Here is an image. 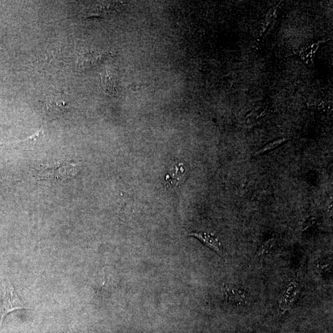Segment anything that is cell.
<instances>
[{
  "mask_svg": "<svg viewBox=\"0 0 333 333\" xmlns=\"http://www.w3.org/2000/svg\"><path fill=\"white\" fill-rule=\"evenodd\" d=\"M46 108L50 115L62 116L69 111V102L67 97L63 94L54 93L48 95L46 99Z\"/></svg>",
  "mask_w": 333,
  "mask_h": 333,
  "instance_id": "cell-2",
  "label": "cell"
},
{
  "mask_svg": "<svg viewBox=\"0 0 333 333\" xmlns=\"http://www.w3.org/2000/svg\"><path fill=\"white\" fill-rule=\"evenodd\" d=\"M301 291V286L298 283L293 281L289 283L278 301L281 313L283 314L291 309Z\"/></svg>",
  "mask_w": 333,
  "mask_h": 333,
  "instance_id": "cell-3",
  "label": "cell"
},
{
  "mask_svg": "<svg viewBox=\"0 0 333 333\" xmlns=\"http://www.w3.org/2000/svg\"><path fill=\"white\" fill-rule=\"evenodd\" d=\"M315 222V219L312 217H308L302 222V230H307L310 226L314 224Z\"/></svg>",
  "mask_w": 333,
  "mask_h": 333,
  "instance_id": "cell-11",
  "label": "cell"
},
{
  "mask_svg": "<svg viewBox=\"0 0 333 333\" xmlns=\"http://www.w3.org/2000/svg\"><path fill=\"white\" fill-rule=\"evenodd\" d=\"M189 236L198 239L207 247L214 251L218 255L223 257L222 243L217 237L206 233H192L190 234Z\"/></svg>",
  "mask_w": 333,
  "mask_h": 333,
  "instance_id": "cell-4",
  "label": "cell"
},
{
  "mask_svg": "<svg viewBox=\"0 0 333 333\" xmlns=\"http://www.w3.org/2000/svg\"><path fill=\"white\" fill-rule=\"evenodd\" d=\"M184 169L182 164L175 166L166 175L165 185L169 189H174L179 185L184 174Z\"/></svg>",
  "mask_w": 333,
  "mask_h": 333,
  "instance_id": "cell-6",
  "label": "cell"
},
{
  "mask_svg": "<svg viewBox=\"0 0 333 333\" xmlns=\"http://www.w3.org/2000/svg\"><path fill=\"white\" fill-rule=\"evenodd\" d=\"M225 292L226 300L229 302L241 305L246 302V295L241 289L225 285Z\"/></svg>",
  "mask_w": 333,
  "mask_h": 333,
  "instance_id": "cell-7",
  "label": "cell"
},
{
  "mask_svg": "<svg viewBox=\"0 0 333 333\" xmlns=\"http://www.w3.org/2000/svg\"><path fill=\"white\" fill-rule=\"evenodd\" d=\"M28 308L29 307L26 306V305L21 301L12 284L10 282L5 283L4 294L1 304L2 314L1 322H0L1 326L5 318L10 313L16 310L28 309Z\"/></svg>",
  "mask_w": 333,
  "mask_h": 333,
  "instance_id": "cell-1",
  "label": "cell"
},
{
  "mask_svg": "<svg viewBox=\"0 0 333 333\" xmlns=\"http://www.w3.org/2000/svg\"><path fill=\"white\" fill-rule=\"evenodd\" d=\"M102 88L106 94L112 95L116 92L117 81L116 79L108 73L102 76Z\"/></svg>",
  "mask_w": 333,
  "mask_h": 333,
  "instance_id": "cell-8",
  "label": "cell"
},
{
  "mask_svg": "<svg viewBox=\"0 0 333 333\" xmlns=\"http://www.w3.org/2000/svg\"><path fill=\"white\" fill-rule=\"evenodd\" d=\"M108 56L107 54L98 53V52L92 51L84 53L79 58L78 63L81 67L85 69H90L96 65H99Z\"/></svg>",
  "mask_w": 333,
  "mask_h": 333,
  "instance_id": "cell-5",
  "label": "cell"
},
{
  "mask_svg": "<svg viewBox=\"0 0 333 333\" xmlns=\"http://www.w3.org/2000/svg\"><path fill=\"white\" fill-rule=\"evenodd\" d=\"M275 242L276 239L275 238H270L265 241L264 243L261 245L260 248H259L258 253L256 254V258L268 255L269 253L271 252L273 247H274Z\"/></svg>",
  "mask_w": 333,
  "mask_h": 333,
  "instance_id": "cell-10",
  "label": "cell"
},
{
  "mask_svg": "<svg viewBox=\"0 0 333 333\" xmlns=\"http://www.w3.org/2000/svg\"><path fill=\"white\" fill-rule=\"evenodd\" d=\"M287 141L288 139L283 138L272 141L271 143H270L263 147V148H261V149H259V151H256L255 154V156H259V155H263L267 153V152H269L270 151H272V150L277 148V147L282 145V144L286 143V142Z\"/></svg>",
  "mask_w": 333,
  "mask_h": 333,
  "instance_id": "cell-9",
  "label": "cell"
}]
</instances>
